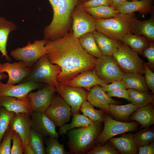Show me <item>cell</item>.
<instances>
[{"label": "cell", "instance_id": "obj_1", "mask_svg": "<svg viewBox=\"0 0 154 154\" xmlns=\"http://www.w3.org/2000/svg\"><path fill=\"white\" fill-rule=\"evenodd\" d=\"M45 46L49 61L61 68L57 77L59 83L67 84L82 72L95 69L97 58L85 51L72 29L60 38L48 40Z\"/></svg>", "mask_w": 154, "mask_h": 154}, {"label": "cell", "instance_id": "obj_2", "mask_svg": "<svg viewBox=\"0 0 154 154\" xmlns=\"http://www.w3.org/2000/svg\"><path fill=\"white\" fill-rule=\"evenodd\" d=\"M53 11L52 21L43 31L44 39L53 41L68 32L72 22L71 14L79 0H48Z\"/></svg>", "mask_w": 154, "mask_h": 154}, {"label": "cell", "instance_id": "obj_3", "mask_svg": "<svg viewBox=\"0 0 154 154\" xmlns=\"http://www.w3.org/2000/svg\"><path fill=\"white\" fill-rule=\"evenodd\" d=\"M136 19L134 13H119L109 18L96 19V30L111 38L121 41L124 35L130 32L132 25Z\"/></svg>", "mask_w": 154, "mask_h": 154}, {"label": "cell", "instance_id": "obj_4", "mask_svg": "<svg viewBox=\"0 0 154 154\" xmlns=\"http://www.w3.org/2000/svg\"><path fill=\"white\" fill-rule=\"evenodd\" d=\"M100 123L95 121L88 126L69 130L68 145L70 153H84L88 152L100 134Z\"/></svg>", "mask_w": 154, "mask_h": 154}, {"label": "cell", "instance_id": "obj_5", "mask_svg": "<svg viewBox=\"0 0 154 154\" xmlns=\"http://www.w3.org/2000/svg\"><path fill=\"white\" fill-rule=\"evenodd\" d=\"M61 70L60 66L50 62L46 54L39 58L34 64L29 75L21 82L44 83L56 87L59 84L57 77Z\"/></svg>", "mask_w": 154, "mask_h": 154}, {"label": "cell", "instance_id": "obj_6", "mask_svg": "<svg viewBox=\"0 0 154 154\" xmlns=\"http://www.w3.org/2000/svg\"><path fill=\"white\" fill-rule=\"evenodd\" d=\"M113 56L124 73L144 74V62L139 57L138 53L127 45L121 42Z\"/></svg>", "mask_w": 154, "mask_h": 154}, {"label": "cell", "instance_id": "obj_7", "mask_svg": "<svg viewBox=\"0 0 154 154\" xmlns=\"http://www.w3.org/2000/svg\"><path fill=\"white\" fill-rule=\"evenodd\" d=\"M47 41L44 39L36 40L33 43L28 41L26 46L11 50L10 55L16 60L23 62L31 68L39 58L46 54L45 45Z\"/></svg>", "mask_w": 154, "mask_h": 154}, {"label": "cell", "instance_id": "obj_8", "mask_svg": "<svg viewBox=\"0 0 154 154\" xmlns=\"http://www.w3.org/2000/svg\"><path fill=\"white\" fill-rule=\"evenodd\" d=\"M98 77L107 83L122 80L125 74L113 56L102 55L97 59L94 69Z\"/></svg>", "mask_w": 154, "mask_h": 154}, {"label": "cell", "instance_id": "obj_9", "mask_svg": "<svg viewBox=\"0 0 154 154\" xmlns=\"http://www.w3.org/2000/svg\"><path fill=\"white\" fill-rule=\"evenodd\" d=\"M72 30L73 34L78 38L83 35L96 30L95 19L78 3L72 12Z\"/></svg>", "mask_w": 154, "mask_h": 154}, {"label": "cell", "instance_id": "obj_10", "mask_svg": "<svg viewBox=\"0 0 154 154\" xmlns=\"http://www.w3.org/2000/svg\"><path fill=\"white\" fill-rule=\"evenodd\" d=\"M104 127L102 132L97 138V141L103 145L111 138L117 135L134 131L138 128L135 122H130L117 121L110 116L104 115Z\"/></svg>", "mask_w": 154, "mask_h": 154}, {"label": "cell", "instance_id": "obj_11", "mask_svg": "<svg viewBox=\"0 0 154 154\" xmlns=\"http://www.w3.org/2000/svg\"><path fill=\"white\" fill-rule=\"evenodd\" d=\"M56 92L71 107L73 116L78 114L82 103L87 100L88 93L83 88L59 83L55 87Z\"/></svg>", "mask_w": 154, "mask_h": 154}, {"label": "cell", "instance_id": "obj_12", "mask_svg": "<svg viewBox=\"0 0 154 154\" xmlns=\"http://www.w3.org/2000/svg\"><path fill=\"white\" fill-rule=\"evenodd\" d=\"M44 113L56 126L60 127L70 120L71 108L62 98L54 95Z\"/></svg>", "mask_w": 154, "mask_h": 154}, {"label": "cell", "instance_id": "obj_13", "mask_svg": "<svg viewBox=\"0 0 154 154\" xmlns=\"http://www.w3.org/2000/svg\"><path fill=\"white\" fill-rule=\"evenodd\" d=\"M56 92L55 86L48 84L28 95L32 112H44L50 105Z\"/></svg>", "mask_w": 154, "mask_h": 154}, {"label": "cell", "instance_id": "obj_14", "mask_svg": "<svg viewBox=\"0 0 154 154\" xmlns=\"http://www.w3.org/2000/svg\"><path fill=\"white\" fill-rule=\"evenodd\" d=\"M31 69L22 61L12 63L8 62L1 64L0 73H7L8 79L6 83L14 85L19 83L28 76Z\"/></svg>", "mask_w": 154, "mask_h": 154}, {"label": "cell", "instance_id": "obj_15", "mask_svg": "<svg viewBox=\"0 0 154 154\" xmlns=\"http://www.w3.org/2000/svg\"><path fill=\"white\" fill-rule=\"evenodd\" d=\"M43 87L41 83L28 81L17 85L3 83L0 80V97L11 96L17 98L28 95L31 91Z\"/></svg>", "mask_w": 154, "mask_h": 154}, {"label": "cell", "instance_id": "obj_16", "mask_svg": "<svg viewBox=\"0 0 154 154\" xmlns=\"http://www.w3.org/2000/svg\"><path fill=\"white\" fill-rule=\"evenodd\" d=\"M31 117L32 129L43 136L58 137L59 134L56 131V126L44 112H33Z\"/></svg>", "mask_w": 154, "mask_h": 154}, {"label": "cell", "instance_id": "obj_17", "mask_svg": "<svg viewBox=\"0 0 154 154\" xmlns=\"http://www.w3.org/2000/svg\"><path fill=\"white\" fill-rule=\"evenodd\" d=\"M31 125V115L25 113L16 114L10 122L9 126L20 136L23 147L29 145V134Z\"/></svg>", "mask_w": 154, "mask_h": 154}, {"label": "cell", "instance_id": "obj_18", "mask_svg": "<svg viewBox=\"0 0 154 154\" xmlns=\"http://www.w3.org/2000/svg\"><path fill=\"white\" fill-rule=\"evenodd\" d=\"M0 106L3 107L7 111L14 112L16 114L22 113L31 115L33 112L28 95L20 98L0 97Z\"/></svg>", "mask_w": 154, "mask_h": 154}, {"label": "cell", "instance_id": "obj_19", "mask_svg": "<svg viewBox=\"0 0 154 154\" xmlns=\"http://www.w3.org/2000/svg\"><path fill=\"white\" fill-rule=\"evenodd\" d=\"M87 100L93 106L107 112H110V104L119 103L109 97L102 90V87L99 85L94 86L90 89Z\"/></svg>", "mask_w": 154, "mask_h": 154}, {"label": "cell", "instance_id": "obj_20", "mask_svg": "<svg viewBox=\"0 0 154 154\" xmlns=\"http://www.w3.org/2000/svg\"><path fill=\"white\" fill-rule=\"evenodd\" d=\"M108 84L98 77L94 70L82 72L69 81L67 84L75 87L88 89L96 85L102 87Z\"/></svg>", "mask_w": 154, "mask_h": 154}, {"label": "cell", "instance_id": "obj_21", "mask_svg": "<svg viewBox=\"0 0 154 154\" xmlns=\"http://www.w3.org/2000/svg\"><path fill=\"white\" fill-rule=\"evenodd\" d=\"M109 140L121 154H136L138 147L135 142L133 135L131 133L124 134L118 137H112Z\"/></svg>", "mask_w": 154, "mask_h": 154}, {"label": "cell", "instance_id": "obj_22", "mask_svg": "<svg viewBox=\"0 0 154 154\" xmlns=\"http://www.w3.org/2000/svg\"><path fill=\"white\" fill-rule=\"evenodd\" d=\"M117 9L120 13H122L130 14L138 12L144 15L153 11L151 1L149 0L126 1Z\"/></svg>", "mask_w": 154, "mask_h": 154}, {"label": "cell", "instance_id": "obj_23", "mask_svg": "<svg viewBox=\"0 0 154 154\" xmlns=\"http://www.w3.org/2000/svg\"><path fill=\"white\" fill-rule=\"evenodd\" d=\"M151 17L145 21H140L136 19L133 21L130 33L143 36L150 41H154V14L151 13Z\"/></svg>", "mask_w": 154, "mask_h": 154}, {"label": "cell", "instance_id": "obj_24", "mask_svg": "<svg viewBox=\"0 0 154 154\" xmlns=\"http://www.w3.org/2000/svg\"><path fill=\"white\" fill-rule=\"evenodd\" d=\"M17 29V25L13 22L0 17V52L2 56L7 61L11 62V58L7 54V45L9 34Z\"/></svg>", "mask_w": 154, "mask_h": 154}, {"label": "cell", "instance_id": "obj_25", "mask_svg": "<svg viewBox=\"0 0 154 154\" xmlns=\"http://www.w3.org/2000/svg\"><path fill=\"white\" fill-rule=\"evenodd\" d=\"M97 45L103 55L113 56L121 41L113 39L96 30L93 32Z\"/></svg>", "mask_w": 154, "mask_h": 154}, {"label": "cell", "instance_id": "obj_26", "mask_svg": "<svg viewBox=\"0 0 154 154\" xmlns=\"http://www.w3.org/2000/svg\"><path fill=\"white\" fill-rule=\"evenodd\" d=\"M130 119L141 125V128H148L154 123V110L152 104L138 108L133 112Z\"/></svg>", "mask_w": 154, "mask_h": 154}, {"label": "cell", "instance_id": "obj_27", "mask_svg": "<svg viewBox=\"0 0 154 154\" xmlns=\"http://www.w3.org/2000/svg\"><path fill=\"white\" fill-rule=\"evenodd\" d=\"M121 42L128 46L133 51L141 54L143 50L150 44L151 41L143 36L129 32L123 37Z\"/></svg>", "mask_w": 154, "mask_h": 154}, {"label": "cell", "instance_id": "obj_28", "mask_svg": "<svg viewBox=\"0 0 154 154\" xmlns=\"http://www.w3.org/2000/svg\"><path fill=\"white\" fill-rule=\"evenodd\" d=\"M127 89L140 91H148L149 89L143 75L134 73H125L122 80Z\"/></svg>", "mask_w": 154, "mask_h": 154}, {"label": "cell", "instance_id": "obj_29", "mask_svg": "<svg viewBox=\"0 0 154 154\" xmlns=\"http://www.w3.org/2000/svg\"><path fill=\"white\" fill-rule=\"evenodd\" d=\"M78 39L81 46L87 53L97 58L102 56L96 43L93 32L86 33Z\"/></svg>", "mask_w": 154, "mask_h": 154}, {"label": "cell", "instance_id": "obj_30", "mask_svg": "<svg viewBox=\"0 0 154 154\" xmlns=\"http://www.w3.org/2000/svg\"><path fill=\"white\" fill-rule=\"evenodd\" d=\"M127 91L131 103L138 108L152 104L153 102V96L147 91H140L131 89H128Z\"/></svg>", "mask_w": 154, "mask_h": 154}, {"label": "cell", "instance_id": "obj_31", "mask_svg": "<svg viewBox=\"0 0 154 154\" xmlns=\"http://www.w3.org/2000/svg\"><path fill=\"white\" fill-rule=\"evenodd\" d=\"M138 108L131 103L122 106L109 105L110 112L116 119L122 121L127 120L130 116Z\"/></svg>", "mask_w": 154, "mask_h": 154}, {"label": "cell", "instance_id": "obj_32", "mask_svg": "<svg viewBox=\"0 0 154 154\" xmlns=\"http://www.w3.org/2000/svg\"><path fill=\"white\" fill-rule=\"evenodd\" d=\"M84 9L95 20L109 18L120 13L117 9L111 6H101Z\"/></svg>", "mask_w": 154, "mask_h": 154}, {"label": "cell", "instance_id": "obj_33", "mask_svg": "<svg viewBox=\"0 0 154 154\" xmlns=\"http://www.w3.org/2000/svg\"><path fill=\"white\" fill-rule=\"evenodd\" d=\"M73 116L71 122L69 124H64L60 127L59 133L64 134L70 130L75 128H79L88 126L94 122L84 115L76 114Z\"/></svg>", "mask_w": 154, "mask_h": 154}, {"label": "cell", "instance_id": "obj_34", "mask_svg": "<svg viewBox=\"0 0 154 154\" xmlns=\"http://www.w3.org/2000/svg\"><path fill=\"white\" fill-rule=\"evenodd\" d=\"M43 137L42 134L31 128L29 134V143L35 154L46 153Z\"/></svg>", "mask_w": 154, "mask_h": 154}, {"label": "cell", "instance_id": "obj_35", "mask_svg": "<svg viewBox=\"0 0 154 154\" xmlns=\"http://www.w3.org/2000/svg\"><path fill=\"white\" fill-rule=\"evenodd\" d=\"M80 110L84 115L88 117L94 122L104 121V115L102 110L95 109L93 106L88 102L85 101L82 104Z\"/></svg>", "mask_w": 154, "mask_h": 154}, {"label": "cell", "instance_id": "obj_36", "mask_svg": "<svg viewBox=\"0 0 154 154\" xmlns=\"http://www.w3.org/2000/svg\"><path fill=\"white\" fill-rule=\"evenodd\" d=\"M133 138L138 147L143 146L153 142L154 139L153 130L145 128L135 133Z\"/></svg>", "mask_w": 154, "mask_h": 154}, {"label": "cell", "instance_id": "obj_37", "mask_svg": "<svg viewBox=\"0 0 154 154\" xmlns=\"http://www.w3.org/2000/svg\"><path fill=\"white\" fill-rule=\"evenodd\" d=\"M15 114L14 112L7 111L4 107L0 106V144Z\"/></svg>", "mask_w": 154, "mask_h": 154}, {"label": "cell", "instance_id": "obj_38", "mask_svg": "<svg viewBox=\"0 0 154 154\" xmlns=\"http://www.w3.org/2000/svg\"><path fill=\"white\" fill-rule=\"evenodd\" d=\"M57 138L49 137L44 139L46 145V153L47 154H68L70 153L64 149V145L60 144Z\"/></svg>", "mask_w": 154, "mask_h": 154}, {"label": "cell", "instance_id": "obj_39", "mask_svg": "<svg viewBox=\"0 0 154 154\" xmlns=\"http://www.w3.org/2000/svg\"><path fill=\"white\" fill-rule=\"evenodd\" d=\"M14 131V130L9 126L0 144V154H11V143Z\"/></svg>", "mask_w": 154, "mask_h": 154}, {"label": "cell", "instance_id": "obj_40", "mask_svg": "<svg viewBox=\"0 0 154 154\" xmlns=\"http://www.w3.org/2000/svg\"><path fill=\"white\" fill-rule=\"evenodd\" d=\"M94 147L86 153L87 154H118L119 152L111 144L106 143Z\"/></svg>", "mask_w": 154, "mask_h": 154}, {"label": "cell", "instance_id": "obj_41", "mask_svg": "<svg viewBox=\"0 0 154 154\" xmlns=\"http://www.w3.org/2000/svg\"><path fill=\"white\" fill-rule=\"evenodd\" d=\"M13 145L11 154H22L23 146L22 139L19 135L14 131L12 138Z\"/></svg>", "mask_w": 154, "mask_h": 154}, {"label": "cell", "instance_id": "obj_42", "mask_svg": "<svg viewBox=\"0 0 154 154\" xmlns=\"http://www.w3.org/2000/svg\"><path fill=\"white\" fill-rule=\"evenodd\" d=\"M147 59L148 62L145 63L152 70L154 68V42L151 41L149 45L142 51L141 54Z\"/></svg>", "mask_w": 154, "mask_h": 154}, {"label": "cell", "instance_id": "obj_43", "mask_svg": "<svg viewBox=\"0 0 154 154\" xmlns=\"http://www.w3.org/2000/svg\"><path fill=\"white\" fill-rule=\"evenodd\" d=\"M145 68V79L148 89L154 93V73L145 62H144Z\"/></svg>", "mask_w": 154, "mask_h": 154}, {"label": "cell", "instance_id": "obj_44", "mask_svg": "<svg viewBox=\"0 0 154 154\" xmlns=\"http://www.w3.org/2000/svg\"><path fill=\"white\" fill-rule=\"evenodd\" d=\"M113 0H90L82 4L84 8H92L101 6H111Z\"/></svg>", "mask_w": 154, "mask_h": 154}, {"label": "cell", "instance_id": "obj_45", "mask_svg": "<svg viewBox=\"0 0 154 154\" xmlns=\"http://www.w3.org/2000/svg\"><path fill=\"white\" fill-rule=\"evenodd\" d=\"M102 90L105 92L113 91L120 89H126L124 83L122 80H116L102 87Z\"/></svg>", "mask_w": 154, "mask_h": 154}, {"label": "cell", "instance_id": "obj_46", "mask_svg": "<svg viewBox=\"0 0 154 154\" xmlns=\"http://www.w3.org/2000/svg\"><path fill=\"white\" fill-rule=\"evenodd\" d=\"M107 95L110 97H117L124 98L130 102V98L129 96L127 90L126 89H120L107 92Z\"/></svg>", "mask_w": 154, "mask_h": 154}, {"label": "cell", "instance_id": "obj_47", "mask_svg": "<svg viewBox=\"0 0 154 154\" xmlns=\"http://www.w3.org/2000/svg\"><path fill=\"white\" fill-rule=\"evenodd\" d=\"M138 153L139 154H154V142H153L147 145L138 147Z\"/></svg>", "mask_w": 154, "mask_h": 154}, {"label": "cell", "instance_id": "obj_48", "mask_svg": "<svg viewBox=\"0 0 154 154\" xmlns=\"http://www.w3.org/2000/svg\"><path fill=\"white\" fill-rule=\"evenodd\" d=\"M23 153L25 154H35L33 149L30 145L23 147Z\"/></svg>", "mask_w": 154, "mask_h": 154}, {"label": "cell", "instance_id": "obj_49", "mask_svg": "<svg viewBox=\"0 0 154 154\" xmlns=\"http://www.w3.org/2000/svg\"><path fill=\"white\" fill-rule=\"evenodd\" d=\"M127 0H113L111 7L116 9L121 5L124 2Z\"/></svg>", "mask_w": 154, "mask_h": 154}, {"label": "cell", "instance_id": "obj_50", "mask_svg": "<svg viewBox=\"0 0 154 154\" xmlns=\"http://www.w3.org/2000/svg\"><path fill=\"white\" fill-rule=\"evenodd\" d=\"M2 63L0 62V67ZM8 78V75L3 73H0V80H1L7 79Z\"/></svg>", "mask_w": 154, "mask_h": 154}, {"label": "cell", "instance_id": "obj_51", "mask_svg": "<svg viewBox=\"0 0 154 154\" xmlns=\"http://www.w3.org/2000/svg\"><path fill=\"white\" fill-rule=\"evenodd\" d=\"M90 0H79V2L82 3Z\"/></svg>", "mask_w": 154, "mask_h": 154}, {"label": "cell", "instance_id": "obj_52", "mask_svg": "<svg viewBox=\"0 0 154 154\" xmlns=\"http://www.w3.org/2000/svg\"><path fill=\"white\" fill-rule=\"evenodd\" d=\"M127 0V1L129 0V1H134V0Z\"/></svg>", "mask_w": 154, "mask_h": 154}, {"label": "cell", "instance_id": "obj_53", "mask_svg": "<svg viewBox=\"0 0 154 154\" xmlns=\"http://www.w3.org/2000/svg\"><path fill=\"white\" fill-rule=\"evenodd\" d=\"M150 0V1H152L153 0Z\"/></svg>", "mask_w": 154, "mask_h": 154}]
</instances>
